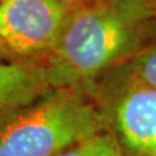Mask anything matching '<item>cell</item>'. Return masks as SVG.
Returning a JSON list of instances; mask_svg holds the SVG:
<instances>
[{
    "label": "cell",
    "instance_id": "obj_5",
    "mask_svg": "<svg viewBox=\"0 0 156 156\" xmlns=\"http://www.w3.org/2000/svg\"><path fill=\"white\" fill-rule=\"evenodd\" d=\"M51 90L39 61L0 60V115L31 104Z\"/></svg>",
    "mask_w": 156,
    "mask_h": 156
},
{
    "label": "cell",
    "instance_id": "obj_9",
    "mask_svg": "<svg viewBox=\"0 0 156 156\" xmlns=\"http://www.w3.org/2000/svg\"><path fill=\"white\" fill-rule=\"evenodd\" d=\"M148 3V5L151 7V9L154 11V13L156 14V0H146Z\"/></svg>",
    "mask_w": 156,
    "mask_h": 156
},
{
    "label": "cell",
    "instance_id": "obj_10",
    "mask_svg": "<svg viewBox=\"0 0 156 156\" xmlns=\"http://www.w3.org/2000/svg\"><path fill=\"white\" fill-rule=\"evenodd\" d=\"M0 2H2V0H0Z\"/></svg>",
    "mask_w": 156,
    "mask_h": 156
},
{
    "label": "cell",
    "instance_id": "obj_7",
    "mask_svg": "<svg viewBox=\"0 0 156 156\" xmlns=\"http://www.w3.org/2000/svg\"><path fill=\"white\" fill-rule=\"evenodd\" d=\"M56 156H124V148L113 131L103 129Z\"/></svg>",
    "mask_w": 156,
    "mask_h": 156
},
{
    "label": "cell",
    "instance_id": "obj_3",
    "mask_svg": "<svg viewBox=\"0 0 156 156\" xmlns=\"http://www.w3.org/2000/svg\"><path fill=\"white\" fill-rule=\"evenodd\" d=\"M76 0H2L0 39L20 58L37 60L50 52Z\"/></svg>",
    "mask_w": 156,
    "mask_h": 156
},
{
    "label": "cell",
    "instance_id": "obj_2",
    "mask_svg": "<svg viewBox=\"0 0 156 156\" xmlns=\"http://www.w3.org/2000/svg\"><path fill=\"white\" fill-rule=\"evenodd\" d=\"M85 89H52L37 101L0 115V156H56L105 129L107 119Z\"/></svg>",
    "mask_w": 156,
    "mask_h": 156
},
{
    "label": "cell",
    "instance_id": "obj_1",
    "mask_svg": "<svg viewBox=\"0 0 156 156\" xmlns=\"http://www.w3.org/2000/svg\"><path fill=\"white\" fill-rule=\"evenodd\" d=\"M155 17L146 0H76L56 44L38 58L50 86L85 89L111 73L139 51Z\"/></svg>",
    "mask_w": 156,
    "mask_h": 156
},
{
    "label": "cell",
    "instance_id": "obj_8",
    "mask_svg": "<svg viewBox=\"0 0 156 156\" xmlns=\"http://www.w3.org/2000/svg\"><path fill=\"white\" fill-rule=\"evenodd\" d=\"M14 58H20V57H17L14 55V53L5 46V43L0 39V60H14Z\"/></svg>",
    "mask_w": 156,
    "mask_h": 156
},
{
    "label": "cell",
    "instance_id": "obj_6",
    "mask_svg": "<svg viewBox=\"0 0 156 156\" xmlns=\"http://www.w3.org/2000/svg\"><path fill=\"white\" fill-rule=\"evenodd\" d=\"M112 73L115 80L133 81L156 89V42L139 50Z\"/></svg>",
    "mask_w": 156,
    "mask_h": 156
},
{
    "label": "cell",
    "instance_id": "obj_4",
    "mask_svg": "<svg viewBox=\"0 0 156 156\" xmlns=\"http://www.w3.org/2000/svg\"><path fill=\"white\" fill-rule=\"evenodd\" d=\"M103 113L122 148L134 156H156V89L115 80Z\"/></svg>",
    "mask_w": 156,
    "mask_h": 156
}]
</instances>
